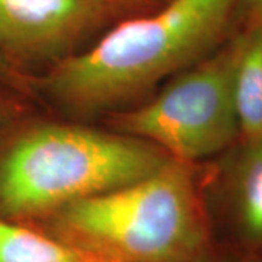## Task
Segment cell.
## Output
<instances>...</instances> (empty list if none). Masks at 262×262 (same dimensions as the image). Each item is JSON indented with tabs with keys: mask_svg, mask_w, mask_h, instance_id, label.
Masks as SVG:
<instances>
[{
	"mask_svg": "<svg viewBox=\"0 0 262 262\" xmlns=\"http://www.w3.org/2000/svg\"><path fill=\"white\" fill-rule=\"evenodd\" d=\"M103 0H0V53L47 58L80 37L101 13Z\"/></svg>",
	"mask_w": 262,
	"mask_h": 262,
	"instance_id": "5b68a950",
	"label": "cell"
},
{
	"mask_svg": "<svg viewBox=\"0 0 262 262\" xmlns=\"http://www.w3.org/2000/svg\"><path fill=\"white\" fill-rule=\"evenodd\" d=\"M233 94L241 139L262 137V27L233 39Z\"/></svg>",
	"mask_w": 262,
	"mask_h": 262,
	"instance_id": "52a82bcc",
	"label": "cell"
},
{
	"mask_svg": "<svg viewBox=\"0 0 262 262\" xmlns=\"http://www.w3.org/2000/svg\"><path fill=\"white\" fill-rule=\"evenodd\" d=\"M211 262H217V261H215V259H213V261H211Z\"/></svg>",
	"mask_w": 262,
	"mask_h": 262,
	"instance_id": "4fadbf2b",
	"label": "cell"
},
{
	"mask_svg": "<svg viewBox=\"0 0 262 262\" xmlns=\"http://www.w3.org/2000/svg\"><path fill=\"white\" fill-rule=\"evenodd\" d=\"M241 0H168L149 16L122 22L94 47L63 58L46 88L82 113L115 106L210 56Z\"/></svg>",
	"mask_w": 262,
	"mask_h": 262,
	"instance_id": "6da1fadb",
	"label": "cell"
},
{
	"mask_svg": "<svg viewBox=\"0 0 262 262\" xmlns=\"http://www.w3.org/2000/svg\"><path fill=\"white\" fill-rule=\"evenodd\" d=\"M234 146L223 175L229 220L241 244L262 251V137Z\"/></svg>",
	"mask_w": 262,
	"mask_h": 262,
	"instance_id": "8992f818",
	"label": "cell"
},
{
	"mask_svg": "<svg viewBox=\"0 0 262 262\" xmlns=\"http://www.w3.org/2000/svg\"><path fill=\"white\" fill-rule=\"evenodd\" d=\"M0 82H6L10 84L19 83V76L15 72L12 61L0 53Z\"/></svg>",
	"mask_w": 262,
	"mask_h": 262,
	"instance_id": "30bf717a",
	"label": "cell"
},
{
	"mask_svg": "<svg viewBox=\"0 0 262 262\" xmlns=\"http://www.w3.org/2000/svg\"><path fill=\"white\" fill-rule=\"evenodd\" d=\"M233 41L179 72L150 102L118 118L124 134L194 165L241 139L233 94Z\"/></svg>",
	"mask_w": 262,
	"mask_h": 262,
	"instance_id": "277c9868",
	"label": "cell"
},
{
	"mask_svg": "<svg viewBox=\"0 0 262 262\" xmlns=\"http://www.w3.org/2000/svg\"><path fill=\"white\" fill-rule=\"evenodd\" d=\"M103 2H108V0H103ZM113 2H120V0H113Z\"/></svg>",
	"mask_w": 262,
	"mask_h": 262,
	"instance_id": "7c38bea8",
	"label": "cell"
},
{
	"mask_svg": "<svg viewBox=\"0 0 262 262\" xmlns=\"http://www.w3.org/2000/svg\"><path fill=\"white\" fill-rule=\"evenodd\" d=\"M168 160L162 150L128 134L37 125L0 158V217L44 222L69 204L144 178Z\"/></svg>",
	"mask_w": 262,
	"mask_h": 262,
	"instance_id": "3957f363",
	"label": "cell"
},
{
	"mask_svg": "<svg viewBox=\"0 0 262 262\" xmlns=\"http://www.w3.org/2000/svg\"><path fill=\"white\" fill-rule=\"evenodd\" d=\"M246 18V27H262V0H241Z\"/></svg>",
	"mask_w": 262,
	"mask_h": 262,
	"instance_id": "9c48e42d",
	"label": "cell"
},
{
	"mask_svg": "<svg viewBox=\"0 0 262 262\" xmlns=\"http://www.w3.org/2000/svg\"><path fill=\"white\" fill-rule=\"evenodd\" d=\"M80 258L77 262H121L117 261V259H113V258H108V256H103V255H99V253L89 252V251H84V249H80Z\"/></svg>",
	"mask_w": 262,
	"mask_h": 262,
	"instance_id": "8fae6325",
	"label": "cell"
},
{
	"mask_svg": "<svg viewBox=\"0 0 262 262\" xmlns=\"http://www.w3.org/2000/svg\"><path fill=\"white\" fill-rule=\"evenodd\" d=\"M169 159L144 178L69 204L46 232L121 262H211V226L191 170Z\"/></svg>",
	"mask_w": 262,
	"mask_h": 262,
	"instance_id": "7a4b0ae2",
	"label": "cell"
},
{
	"mask_svg": "<svg viewBox=\"0 0 262 262\" xmlns=\"http://www.w3.org/2000/svg\"><path fill=\"white\" fill-rule=\"evenodd\" d=\"M80 251L38 227L0 217V262H77Z\"/></svg>",
	"mask_w": 262,
	"mask_h": 262,
	"instance_id": "ba28073f",
	"label": "cell"
}]
</instances>
